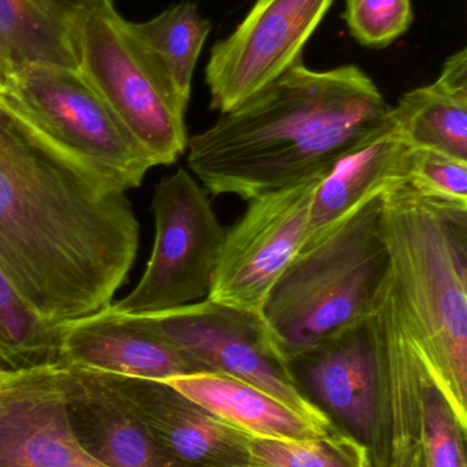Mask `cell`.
<instances>
[{"mask_svg":"<svg viewBox=\"0 0 467 467\" xmlns=\"http://www.w3.org/2000/svg\"><path fill=\"white\" fill-rule=\"evenodd\" d=\"M403 185L425 199L467 208V161L424 148H409Z\"/></svg>","mask_w":467,"mask_h":467,"instance_id":"603a6c76","label":"cell"},{"mask_svg":"<svg viewBox=\"0 0 467 467\" xmlns=\"http://www.w3.org/2000/svg\"><path fill=\"white\" fill-rule=\"evenodd\" d=\"M388 118L409 148L467 161V49L450 55L432 84L405 93Z\"/></svg>","mask_w":467,"mask_h":467,"instance_id":"d6986e66","label":"cell"},{"mask_svg":"<svg viewBox=\"0 0 467 467\" xmlns=\"http://www.w3.org/2000/svg\"><path fill=\"white\" fill-rule=\"evenodd\" d=\"M132 32L166 71L186 103L191 100L192 78L211 33L192 2H181L144 22H131Z\"/></svg>","mask_w":467,"mask_h":467,"instance_id":"ffe728a7","label":"cell"},{"mask_svg":"<svg viewBox=\"0 0 467 467\" xmlns=\"http://www.w3.org/2000/svg\"><path fill=\"white\" fill-rule=\"evenodd\" d=\"M370 317L288 358V364L298 365L299 375L314 397L365 441L375 438L380 402V369Z\"/></svg>","mask_w":467,"mask_h":467,"instance_id":"7c38bea8","label":"cell"},{"mask_svg":"<svg viewBox=\"0 0 467 467\" xmlns=\"http://www.w3.org/2000/svg\"><path fill=\"white\" fill-rule=\"evenodd\" d=\"M334 0H257L240 24L214 44L206 66L210 109H238L303 62L307 43Z\"/></svg>","mask_w":467,"mask_h":467,"instance_id":"30bf717a","label":"cell"},{"mask_svg":"<svg viewBox=\"0 0 467 467\" xmlns=\"http://www.w3.org/2000/svg\"><path fill=\"white\" fill-rule=\"evenodd\" d=\"M381 213L383 194L302 249L271 288L262 315L285 358L366 320L386 298L391 261Z\"/></svg>","mask_w":467,"mask_h":467,"instance_id":"277c9868","label":"cell"},{"mask_svg":"<svg viewBox=\"0 0 467 467\" xmlns=\"http://www.w3.org/2000/svg\"><path fill=\"white\" fill-rule=\"evenodd\" d=\"M122 317L186 354L203 370L240 379L302 416L332 425L299 389L262 315L206 298L165 312Z\"/></svg>","mask_w":467,"mask_h":467,"instance_id":"52a82bcc","label":"cell"},{"mask_svg":"<svg viewBox=\"0 0 467 467\" xmlns=\"http://www.w3.org/2000/svg\"><path fill=\"white\" fill-rule=\"evenodd\" d=\"M247 467H249V466H247Z\"/></svg>","mask_w":467,"mask_h":467,"instance_id":"4316f807","label":"cell"},{"mask_svg":"<svg viewBox=\"0 0 467 467\" xmlns=\"http://www.w3.org/2000/svg\"><path fill=\"white\" fill-rule=\"evenodd\" d=\"M79 70L155 166H169L183 155L188 103L115 7L90 14L82 24Z\"/></svg>","mask_w":467,"mask_h":467,"instance_id":"5b68a950","label":"cell"},{"mask_svg":"<svg viewBox=\"0 0 467 467\" xmlns=\"http://www.w3.org/2000/svg\"><path fill=\"white\" fill-rule=\"evenodd\" d=\"M70 410L80 413L77 435L90 436L85 449L107 467H170L145 425L115 389L112 376L65 364Z\"/></svg>","mask_w":467,"mask_h":467,"instance_id":"e0dca14e","label":"cell"},{"mask_svg":"<svg viewBox=\"0 0 467 467\" xmlns=\"http://www.w3.org/2000/svg\"><path fill=\"white\" fill-rule=\"evenodd\" d=\"M408 150L387 111L380 126L348 150L318 186L302 249L314 246L362 205L403 183Z\"/></svg>","mask_w":467,"mask_h":467,"instance_id":"9a60e30c","label":"cell"},{"mask_svg":"<svg viewBox=\"0 0 467 467\" xmlns=\"http://www.w3.org/2000/svg\"><path fill=\"white\" fill-rule=\"evenodd\" d=\"M162 383L251 438L303 441L334 432L240 379L221 372L186 373Z\"/></svg>","mask_w":467,"mask_h":467,"instance_id":"ac0fdd59","label":"cell"},{"mask_svg":"<svg viewBox=\"0 0 467 467\" xmlns=\"http://www.w3.org/2000/svg\"><path fill=\"white\" fill-rule=\"evenodd\" d=\"M249 467H370L364 444L339 433L303 441L249 438Z\"/></svg>","mask_w":467,"mask_h":467,"instance_id":"7402d4cb","label":"cell"},{"mask_svg":"<svg viewBox=\"0 0 467 467\" xmlns=\"http://www.w3.org/2000/svg\"><path fill=\"white\" fill-rule=\"evenodd\" d=\"M62 362L90 372L143 380L165 381L203 372L186 354L137 328L110 306L65 324Z\"/></svg>","mask_w":467,"mask_h":467,"instance_id":"5bb4252c","label":"cell"},{"mask_svg":"<svg viewBox=\"0 0 467 467\" xmlns=\"http://www.w3.org/2000/svg\"><path fill=\"white\" fill-rule=\"evenodd\" d=\"M65 324L38 317L0 272V373L62 362Z\"/></svg>","mask_w":467,"mask_h":467,"instance_id":"44dd1931","label":"cell"},{"mask_svg":"<svg viewBox=\"0 0 467 467\" xmlns=\"http://www.w3.org/2000/svg\"><path fill=\"white\" fill-rule=\"evenodd\" d=\"M155 242L139 285L110 305L122 316L165 312L207 298L227 230L207 192L180 169L158 183L154 194Z\"/></svg>","mask_w":467,"mask_h":467,"instance_id":"ba28073f","label":"cell"},{"mask_svg":"<svg viewBox=\"0 0 467 467\" xmlns=\"http://www.w3.org/2000/svg\"><path fill=\"white\" fill-rule=\"evenodd\" d=\"M343 19L356 43L366 48L392 46L414 21L411 0H347Z\"/></svg>","mask_w":467,"mask_h":467,"instance_id":"d4e9b609","label":"cell"},{"mask_svg":"<svg viewBox=\"0 0 467 467\" xmlns=\"http://www.w3.org/2000/svg\"><path fill=\"white\" fill-rule=\"evenodd\" d=\"M465 436L449 403L436 384H430L419 409V443L425 466L466 467Z\"/></svg>","mask_w":467,"mask_h":467,"instance_id":"cb8c5ba5","label":"cell"},{"mask_svg":"<svg viewBox=\"0 0 467 467\" xmlns=\"http://www.w3.org/2000/svg\"><path fill=\"white\" fill-rule=\"evenodd\" d=\"M325 177L249 200L246 213L225 234L208 299L262 315L271 288L303 246L313 200Z\"/></svg>","mask_w":467,"mask_h":467,"instance_id":"9c48e42d","label":"cell"},{"mask_svg":"<svg viewBox=\"0 0 467 467\" xmlns=\"http://www.w3.org/2000/svg\"><path fill=\"white\" fill-rule=\"evenodd\" d=\"M381 226L403 321L467 432V208L400 183L383 193Z\"/></svg>","mask_w":467,"mask_h":467,"instance_id":"3957f363","label":"cell"},{"mask_svg":"<svg viewBox=\"0 0 467 467\" xmlns=\"http://www.w3.org/2000/svg\"><path fill=\"white\" fill-rule=\"evenodd\" d=\"M0 467H107L77 435L63 362L0 373Z\"/></svg>","mask_w":467,"mask_h":467,"instance_id":"8fae6325","label":"cell"},{"mask_svg":"<svg viewBox=\"0 0 467 467\" xmlns=\"http://www.w3.org/2000/svg\"><path fill=\"white\" fill-rule=\"evenodd\" d=\"M388 109L359 66L318 71L301 62L188 140L189 169L207 193L249 202L328 174Z\"/></svg>","mask_w":467,"mask_h":467,"instance_id":"7a4b0ae2","label":"cell"},{"mask_svg":"<svg viewBox=\"0 0 467 467\" xmlns=\"http://www.w3.org/2000/svg\"><path fill=\"white\" fill-rule=\"evenodd\" d=\"M114 0H0V87L32 66L79 70V35Z\"/></svg>","mask_w":467,"mask_h":467,"instance_id":"2e32d148","label":"cell"},{"mask_svg":"<svg viewBox=\"0 0 467 467\" xmlns=\"http://www.w3.org/2000/svg\"><path fill=\"white\" fill-rule=\"evenodd\" d=\"M389 467H427L425 466L424 454H422L421 443L405 454L392 457Z\"/></svg>","mask_w":467,"mask_h":467,"instance_id":"484cf974","label":"cell"},{"mask_svg":"<svg viewBox=\"0 0 467 467\" xmlns=\"http://www.w3.org/2000/svg\"><path fill=\"white\" fill-rule=\"evenodd\" d=\"M137 247L125 192L0 95V272L22 301L54 324L101 312Z\"/></svg>","mask_w":467,"mask_h":467,"instance_id":"6da1fadb","label":"cell"},{"mask_svg":"<svg viewBox=\"0 0 467 467\" xmlns=\"http://www.w3.org/2000/svg\"><path fill=\"white\" fill-rule=\"evenodd\" d=\"M0 95L55 144L121 191L140 186L155 166L80 70L32 66L8 77Z\"/></svg>","mask_w":467,"mask_h":467,"instance_id":"8992f818","label":"cell"},{"mask_svg":"<svg viewBox=\"0 0 467 467\" xmlns=\"http://www.w3.org/2000/svg\"><path fill=\"white\" fill-rule=\"evenodd\" d=\"M112 376L115 389L159 447L199 467L249 466L247 433L192 403L162 381Z\"/></svg>","mask_w":467,"mask_h":467,"instance_id":"4fadbf2b","label":"cell"}]
</instances>
